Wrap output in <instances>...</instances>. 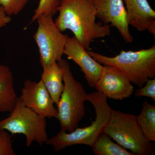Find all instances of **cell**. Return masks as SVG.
<instances>
[{"label":"cell","instance_id":"cell-1","mask_svg":"<svg viewBox=\"0 0 155 155\" xmlns=\"http://www.w3.org/2000/svg\"><path fill=\"white\" fill-rule=\"evenodd\" d=\"M54 22L61 31L69 30L87 51L94 40L110 35V25L97 22L96 10L91 0H61Z\"/></svg>","mask_w":155,"mask_h":155},{"label":"cell","instance_id":"cell-2","mask_svg":"<svg viewBox=\"0 0 155 155\" xmlns=\"http://www.w3.org/2000/svg\"><path fill=\"white\" fill-rule=\"evenodd\" d=\"M107 98L98 91L87 94V101L94 107L96 118L91 125L83 128H75L71 132L62 130L54 136L48 138L46 144L58 152L75 145L92 147L107 125L113 110L108 104Z\"/></svg>","mask_w":155,"mask_h":155},{"label":"cell","instance_id":"cell-3","mask_svg":"<svg viewBox=\"0 0 155 155\" xmlns=\"http://www.w3.org/2000/svg\"><path fill=\"white\" fill-rule=\"evenodd\" d=\"M91 57L101 64L119 69L140 88L149 79L155 78V45L137 51H122L118 55L108 57L87 51Z\"/></svg>","mask_w":155,"mask_h":155},{"label":"cell","instance_id":"cell-4","mask_svg":"<svg viewBox=\"0 0 155 155\" xmlns=\"http://www.w3.org/2000/svg\"><path fill=\"white\" fill-rule=\"evenodd\" d=\"M58 63L63 72L64 88L57 105V119L62 130L71 132L78 127L85 116L84 103L87 94L73 76L67 60L62 58Z\"/></svg>","mask_w":155,"mask_h":155},{"label":"cell","instance_id":"cell-5","mask_svg":"<svg viewBox=\"0 0 155 155\" xmlns=\"http://www.w3.org/2000/svg\"><path fill=\"white\" fill-rule=\"evenodd\" d=\"M104 133L134 155L154 154V144L144 137L134 115L113 110Z\"/></svg>","mask_w":155,"mask_h":155},{"label":"cell","instance_id":"cell-6","mask_svg":"<svg viewBox=\"0 0 155 155\" xmlns=\"http://www.w3.org/2000/svg\"><path fill=\"white\" fill-rule=\"evenodd\" d=\"M10 113L8 118L0 120V130H6L13 134H23L27 147H30L34 142L41 146L47 143L49 138L46 118L25 107L19 98Z\"/></svg>","mask_w":155,"mask_h":155},{"label":"cell","instance_id":"cell-7","mask_svg":"<svg viewBox=\"0 0 155 155\" xmlns=\"http://www.w3.org/2000/svg\"><path fill=\"white\" fill-rule=\"evenodd\" d=\"M53 17L43 15L36 20L38 26L33 38L38 47L43 69L50 67L62 59L69 37L58 29Z\"/></svg>","mask_w":155,"mask_h":155},{"label":"cell","instance_id":"cell-8","mask_svg":"<svg viewBox=\"0 0 155 155\" xmlns=\"http://www.w3.org/2000/svg\"><path fill=\"white\" fill-rule=\"evenodd\" d=\"M18 98L24 106L40 116L58 118V109L41 80L38 82L25 80Z\"/></svg>","mask_w":155,"mask_h":155},{"label":"cell","instance_id":"cell-9","mask_svg":"<svg viewBox=\"0 0 155 155\" xmlns=\"http://www.w3.org/2000/svg\"><path fill=\"white\" fill-rule=\"evenodd\" d=\"M96 10L97 18L115 27L125 42L131 43L134 38L127 22V12L123 0H91Z\"/></svg>","mask_w":155,"mask_h":155},{"label":"cell","instance_id":"cell-10","mask_svg":"<svg viewBox=\"0 0 155 155\" xmlns=\"http://www.w3.org/2000/svg\"><path fill=\"white\" fill-rule=\"evenodd\" d=\"M95 88L107 98L120 101L130 97L134 91L128 78L119 69L109 65L103 66Z\"/></svg>","mask_w":155,"mask_h":155},{"label":"cell","instance_id":"cell-11","mask_svg":"<svg viewBox=\"0 0 155 155\" xmlns=\"http://www.w3.org/2000/svg\"><path fill=\"white\" fill-rule=\"evenodd\" d=\"M64 54L80 67L88 85L95 88L101 75L103 66L90 56L74 36L67 38Z\"/></svg>","mask_w":155,"mask_h":155},{"label":"cell","instance_id":"cell-12","mask_svg":"<svg viewBox=\"0 0 155 155\" xmlns=\"http://www.w3.org/2000/svg\"><path fill=\"white\" fill-rule=\"evenodd\" d=\"M127 22L139 31H148L155 36V12L147 0H123Z\"/></svg>","mask_w":155,"mask_h":155},{"label":"cell","instance_id":"cell-13","mask_svg":"<svg viewBox=\"0 0 155 155\" xmlns=\"http://www.w3.org/2000/svg\"><path fill=\"white\" fill-rule=\"evenodd\" d=\"M11 69L0 64V112L11 113L18 101Z\"/></svg>","mask_w":155,"mask_h":155},{"label":"cell","instance_id":"cell-14","mask_svg":"<svg viewBox=\"0 0 155 155\" xmlns=\"http://www.w3.org/2000/svg\"><path fill=\"white\" fill-rule=\"evenodd\" d=\"M43 69L41 80L56 106L64 88L63 72L58 62Z\"/></svg>","mask_w":155,"mask_h":155},{"label":"cell","instance_id":"cell-15","mask_svg":"<svg viewBox=\"0 0 155 155\" xmlns=\"http://www.w3.org/2000/svg\"><path fill=\"white\" fill-rule=\"evenodd\" d=\"M137 120L143 134L147 140L155 141V107L145 100L141 112Z\"/></svg>","mask_w":155,"mask_h":155},{"label":"cell","instance_id":"cell-16","mask_svg":"<svg viewBox=\"0 0 155 155\" xmlns=\"http://www.w3.org/2000/svg\"><path fill=\"white\" fill-rule=\"evenodd\" d=\"M92 148L96 155H134L112 141L110 137L104 133L97 139Z\"/></svg>","mask_w":155,"mask_h":155},{"label":"cell","instance_id":"cell-17","mask_svg":"<svg viewBox=\"0 0 155 155\" xmlns=\"http://www.w3.org/2000/svg\"><path fill=\"white\" fill-rule=\"evenodd\" d=\"M61 0H39L38 5L35 10L30 24L33 23L42 15H48L54 17L58 13Z\"/></svg>","mask_w":155,"mask_h":155},{"label":"cell","instance_id":"cell-18","mask_svg":"<svg viewBox=\"0 0 155 155\" xmlns=\"http://www.w3.org/2000/svg\"><path fill=\"white\" fill-rule=\"evenodd\" d=\"M29 0H0L6 14L9 16L18 15L23 10Z\"/></svg>","mask_w":155,"mask_h":155},{"label":"cell","instance_id":"cell-19","mask_svg":"<svg viewBox=\"0 0 155 155\" xmlns=\"http://www.w3.org/2000/svg\"><path fill=\"white\" fill-rule=\"evenodd\" d=\"M12 137L8 131L0 130V155H15Z\"/></svg>","mask_w":155,"mask_h":155},{"label":"cell","instance_id":"cell-20","mask_svg":"<svg viewBox=\"0 0 155 155\" xmlns=\"http://www.w3.org/2000/svg\"><path fill=\"white\" fill-rule=\"evenodd\" d=\"M144 86L137 90L134 93L136 97H147L155 101V78L149 79Z\"/></svg>","mask_w":155,"mask_h":155},{"label":"cell","instance_id":"cell-21","mask_svg":"<svg viewBox=\"0 0 155 155\" xmlns=\"http://www.w3.org/2000/svg\"><path fill=\"white\" fill-rule=\"evenodd\" d=\"M11 20V16L6 14L3 7L0 6V29L8 25Z\"/></svg>","mask_w":155,"mask_h":155}]
</instances>
